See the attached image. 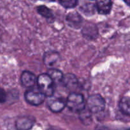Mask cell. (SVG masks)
Returning <instances> with one entry per match:
<instances>
[{
  "label": "cell",
  "mask_w": 130,
  "mask_h": 130,
  "mask_svg": "<svg viewBox=\"0 0 130 130\" xmlns=\"http://www.w3.org/2000/svg\"><path fill=\"white\" fill-rule=\"evenodd\" d=\"M84 36L88 39H95L98 35V29L93 23H87L82 30Z\"/></svg>",
  "instance_id": "obj_10"
},
{
  "label": "cell",
  "mask_w": 130,
  "mask_h": 130,
  "mask_svg": "<svg viewBox=\"0 0 130 130\" xmlns=\"http://www.w3.org/2000/svg\"><path fill=\"white\" fill-rule=\"evenodd\" d=\"M66 106L72 112L79 113L86 108V102L81 94L73 92L67 97Z\"/></svg>",
  "instance_id": "obj_1"
},
{
  "label": "cell",
  "mask_w": 130,
  "mask_h": 130,
  "mask_svg": "<svg viewBox=\"0 0 130 130\" xmlns=\"http://www.w3.org/2000/svg\"><path fill=\"white\" fill-rule=\"evenodd\" d=\"M35 123V119L32 116L19 117L15 122L17 130H30Z\"/></svg>",
  "instance_id": "obj_5"
},
{
  "label": "cell",
  "mask_w": 130,
  "mask_h": 130,
  "mask_svg": "<svg viewBox=\"0 0 130 130\" xmlns=\"http://www.w3.org/2000/svg\"><path fill=\"white\" fill-rule=\"evenodd\" d=\"M45 95L39 89L31 88L24 94L25 100L32 105H38L43 104L45 99Z\"/></svg>",
  "instance_id": "obj_4"
},
{
  "label": "cell",
  "mask_w": 130,
  "mask_h": 130,
  "mask_svg": "<svg viewBox=\"0 0 130 130\" xmlns=\"http://www.w3.org/2000/svg\"><path fill=\"white\" fill-rule=\"evenodd\" d=\"M119 107L122 113L126 116H130V96L122 98L119 102Z\"/></svg>",
  "instance_id": "obj_13"
},
{
  "label": "cell",
  "mask_w": 130,
  "mask_h": 130,
  "mask_svg": "<svg viewBox=\"0 0 130 130\" xmlns=\"http://www.w3.org/2000/svg\"><path fill=\"white\" fill-rule=\"evenodd\" d=\"M48 130H58V129H52V128H51V129H49Z\"/></svg>",
  "instance_id": "obj_21"
},
{
  "label": "cell",
  "mask_w": 130,
  "mask_h": 130,
  "mask_svg": "<svg viewBox=\"0 0 130 130\" xmlns=\"http://www.w3.org/2000/svg\"><path fill=\"white\" fill-rule=\"evenodd\" d=\"M126 130H130V128H129V129H126Z\"/></svg>",
  "instance_id": "obj_23"
},
{
  "label": "cell",
  "mask_w": 130,
  "mask_h": 130,
  "mask_svg": "<svg viewBox=\"0 0 130 130\" xmlns=\"http://www.w3.org/2000/svg\"><path fill=\"white\" fill-rule=\"evenodd\" d=\"M37 11H38V13L46 19H50L53 16L52 10L44 5H41V6H38Z\"/></svg>",
  "instance_id": "obj_16"
},
{
  "label": "cell",
  "mask_w": 130,
  "mask_h": 130,
  "mask_svg": "<svg viewBox=\"0 0 130 130\" xmlns=\"http://www.w3.org/2000/svg\"><path fill=\"white\" fill-rule=\"evenodd\" d=\"M79 118L82 123L86 125H89L92 121L91 112L87 108H85L84 110L79 112Z\"/></svg>",
  "instance_id": "obj_15"
},
{
  "label": "cell",
  "mask_w": 130,
  "mask_h": 130,
  "mask_svg": "<svg viewBox=\"0 0 130 130\" xmlns=\"http://www.w3.org/2000/svg\"><path fill=\"white\" fill-rule=\"evenodd\" d=\"M95 8L96 6L91 3H87L84 5L81 8V11L85 14H93Z\"/></svg>",
  "instance_id": "obj_17"
},
{
  "label": "cell",
  "mask_w": 130,
  "mask_h": 130,
  "mask_svg": "<svg viewBox=\"0 0 130 130\" xmlns=\"http://www.w3.org/2000/svg\"><path fill=\"white\" fill-rule=\"evenodd\" d=\"M86 108L91 113H100L105 110V100L99 94L91 95L86 101Z\"/></svg>",
  "instance_id": "obj_3"
},
{
  "label": "cell",
  "mask_w": 130,
  "mask_h": 130,
  "mask_svg": "<svg viewBox=\"0 0 130 130\" xmlns=\"http://www.w3.org/2000/svg\"><path fill=\"white\" fill-rule=\"evenodd\" d=\"M47 74L52 78L54 83L62 82L63 77V74L60 71L56 69H51L48 71Z\"/></svg>",
  "instance_id": "obj_14"
},
{
  "label": "cell",
  "mask_w": 130,
  "mask_h": 130,
  "mask_svg": "<svg viewBox=\"0 0 130 130\" xmlns=\"http://www.w3.org/2000/svg\"><path fill=\"white\" fill-rule=\"evenodd\" d=\"M126 3H128V4H130V1H126Z\"/></svg>",
  "instance_id": "obj_22"
},
{
  "label": "cell",
  "mask_w": 130,
  "mask_h": 130,
  "mask_svg": "<svg viewBox=\"0 0 130 130\" xmlns=\"http://www.w3.org/2000/svg\"><path fill=\"white\" fill-rule=\"evenodd\" d=\"M6 100V94L3 89L0 88V103L5 102Z\"/></svg>",
  "instance_id": "obj_19"
},
{
  "label": "cell",
  "mask_w": 130,
  "mask_h": 130,
  "mask_svg": "<svg viewBox=\"0 0 130 130\" xmlns=\"http://www.w3.org/2000/svg\"><path fill=\"white\" fill-rule=\"evenodd\" d=\"M60 4L66 8H73L77 5L78 1L76 0H67V1H60Z\"/></svg>",
  "instance_id": "obj_18"
},
{
  "label": "cell",
  "mask_w": 130,
  "mask_h": 130,
  "mask_svg": "<svg viewBox=\"0 0 130 130\" xmlns=\"http://www.w3.org/2000/svg\"><path fill=\"white\" fill-rule=\"evenodd\" d=\"M60 60V55L54 51H49L44 53L43 57L44 63L48 67H53Z\"/></svg>",
  "instance_id": "obj_8"
},
{
  "label": "cell",
  "mask_w": 130,
  "mask_h": 130,
  "mask_svg": "<svg viewBox=\"0 0 130 130\" xmlns=\"http://www.w3.org/2000/svg\"><path fill=\"white\" fill-rule=\"evenodd\" d=\"M35 75L29 71H24L20 76L22 85L25 88H32L37 83Z\"/></svg>",
  "instance_id": "obj_6"
},
{
  "label": "cell",
  "mask_w": 130,
  "mask_h": 130,
  "mask_svg": "<svg viewBox=\"0 0 130 130\" xmlns=\"http://www.w3.org/2000/svg\"><path fill=\"white\" fill-rule=\"evenodd\" d=\"M62 83L65 87L70 90H75L78 86V80L76 76L72 74L63 75Z\"/></svg>",
  "instance_id": "obj_11"
},
{
  "label": "cell",
  "mask_w": 130,
  "mask_h": 130,
  "mask_svg": "<svg viewBox=\"0 0 130 130\" xmlns=\"http://www.w3.org/2000/svg\"><path fill=\"white\" fill-rule=\"evenodd\" d=\"M48 105L50 110L53 112H60L66 106V102L61 99L55 98L48 100Z\"/></svg>",
  "instance_id": "obj_9"
},
{
  "label": "cell",
  "mask_w": 130,
  "mask_h": 130,
  "mask_svg": "<svg viewBox=\"0 0 130 130\" xmlns=\"http://www.w3.org/2000/svg\"><path fill=\"white\" fill-rule=\"evenodd\" d=\"M54 83L47 74H42L37 79L38 89L48 97H52L54 93Z\"/></svg>",
  "instance_id": "obj_2"
},
{
  "label": "cell",
  "mask_w": 130,
  "mask_h": 130,
  "mask_svg": "<svg viewBox=\"0 0 130 130\" xmlns=\"http://www.w3.org/2000/svg\"><path fill=\"white\" fill-rule=\"evenodd\" d=\"M67 24L70 27L74 29H79L83 23V18L77 12H71L66 17Z\"/></svg>",
  "instance_id": "obj_7"
},
{
  "label": "cell",
  "mask_w": 130,
  "mask_h": 130,
  "mask_svg": "<svg viewBox=\"0 0 130 130\" xmlns=\"http://www.w3.org/2000/svg\"><path fill=\"white\" fill-rule=\"evenodd\" d=\"M95 130H116L114 128H112L110 127L104 125H98L96 128H95Z\"/></svg>",
  "instance_id": "obj_20"
},
{
  "label": "cell",
  "mask_w": 130,
  "mask_h": 130,
  "mask_svg": "<svg viewBox=\"0 0 130 130\" xmlns=\"http://www.w3.org/2000/svg\"><path fill=\"white\" fill-rule=\"evenodd\" d=\"M96 10L102 15H107L110 13L112 7L111 1H97L96 2Z\"/></svg>",
  "instance_id": "obj_12"
}]
</instances>
